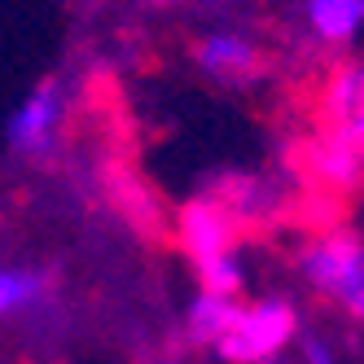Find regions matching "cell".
I'll list each match as a JSON object with an SVG mask.
<instances>
[{"mask_svg":"<svg viewBox=\"0 0 364 364\" xmlns=\"http://www.w3.org/2000/svg\"><path fill=\"white\" fill-rule=\"evenodd\" d=\"M145 5H154V9H171V5H180V0H145Z\"/></svg>","mask_w":364,"mask_h":364,"instance_id":"10","label":"cell"},{"mask_svg":"<svg viewBox=\"0 0 364 364\" xmlns=\"http://www.w3.org/2000/svg\"><path fill=\"white\" fill-rule=\"evenodd\" d=\"M299 22L316 48H355L364 40V0H299Z\"/></svg>","mask_w":364,"mask_h":364,"instance_id":"6","label":"cell"},{"mask_svg":"<svg viewBox=\"0 0 364 364\" xmlns=\"http://www.w3.org/2000/svg\"><path fill=\"white\" fill-rule=\"evenodd\" d=\"M58 311V277L53 268L31 259H0V325L44 321Z\"/></svg>","mask_w":364,"mask_h":364,"instance_id":"5","label":"cell"},{"mask_svg":"<svg viewBox=\"0 0 364 364\" xmlns=\"http://www.w3.org/2000/svg\"><path fill=\"white\" fill-rule=\"evenodd\" d=\"M294 272L316 299L338 307L347 321L364 325V237L347 228H325L303 242Z\"/></svg>","mask_w":364,"mask_h":364,"instance_id":"1","label":"cell"},{"mask_svg":"<svg viewBox=\"0 0 364 364\" xmlns=\"http://www.w3.org/2000/svg\"><path fill=\"white\" fill-rule=\"evenodd\" d=\"M294 364H338V347H333V338L321 333V329H311L303 325L299 338H294Z\"/></svg>","mask_w":364,"mask_h":364,"instance_id":"9","label":"cell"},{"mask_svg":"<svg viewBox=\"0 0 364 364\" xmlns=\"http://www.w3.org/2000/svg\"><path fill=\"white\" fill-rule=\"evenodd\" d=\"M277 364H285V360H277Z\"/></svg>","mask_w":364,"mask_h":364,"instance_id":"11","label":"cell"},{"mask_svg":"<svg viewBox=\"0 0 364 364\" xmlns=\"http://www.w3.org/2000/svg\"><path fill=\"white\" fill-rule=\"evenodd\" d=\"M325 106L333 119V141H343V145L364 154V58L333 70Z\"/></svg>","mask_w":364,"mask_h":364,"instance_id":"7","label":"cell"},{"mask_svg":"<svg viewBox=\"0 0 364 364\" xmlns=\"http://www.w3.org/2000/svg\"><path fill=\"white\" fill-rule=\"evenodd\" d=\"M70 119V88L62 75H40V80L14 101V110L5 114L0 141L5 154L18 163H40L58 149L62 132Z\"/></svg>","mask_w":364,"mask_h":364,"instance_id":"2","label":"cell"},{"mask_svg":"<svg viewBox=\"0 0 364 364\" xmlns=\"http://www.w3.org/2000/svg\"><path fill=\"white\" fill-rule=\"evenodd\" d=\"M189 58H193V70L202 75L206 84L228 88V92L255 88L259 80H264V70H268L264 44H259L250 31H242V27H211V31H202L193 40V48H189Z\"/></svg>","mask_w":364,"mask_h":364,"instance_id":"4","label":"cell"},{"mask_svg":"<svg viewBox=\"0 0 364 364\" xmlns=\"http://www.w3.org/2000/svg\"><path fill=\"white\" fill-rule=\"evenodd\" d=\"M242 311V299L237 294H220V290H206V285H198L189 307H185V333L193 347H220L224 333L232 329V321H237Z\"/></svg>","mask_w":364,"mask_h":364,"instance_id":"8","label":"cell"},{"mask_svg":"<svg viewBox=\"0 0 364 364\" xmlns=\"http://www.w3.org/2000/svg\"><path fill=\"white\" fill-rule=\"evenodd\" d=\"M299 329H303V321H299L294 303L281 299V294H264L255 303H242L237 321L224 333L215 355L228 364H277L294 347Z\"/></svg>","mask_w":364,"mask_h":364,"instance_id":"3","label":"cell"}]
</instances>
